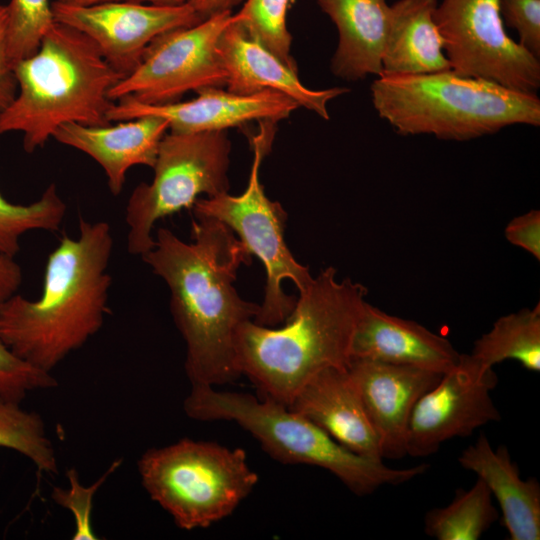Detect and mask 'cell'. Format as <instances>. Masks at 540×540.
I'll return each mask as SVG.
<instances>
[{"label":"cell","instance_id":"cell-6","mask_svg":"<svg viewBox=\"0 0 540 540\" xmlns=\"http://www.w3.org/2000/svg\"><path fill=\"white\" fill-rule=\"evenodd\" d=\"M188 417L200 421H233L248 431L274 459L305 464L335 475L351 492L366 496L384 485H399L426 472L422 464L395 469L383 460L358 455L333 439L306 417L267 398L241 392L191 386L184 400Z\"/></svg>","mask_w":540,"mask_h":540},{"label":"cell","instance_id":"cell-9","mask_svg":"<svg viewBox=\"0 0 540 540\" xmlns=\"http://www.w3.org/2000/svg\"><path fill=\"white\" fill-rule=\"evenodd\" d=\"M230 151L225 130L164 135L152 181L136 186L126 205L130 254L142 256L154 246L152 231L159 219L192 208L202 194L228 192Z\"/></svg>","mask_w":540,"mask_h":540},{"label":"cell","instance_id":"cell-1","mask_svg":"<svg viewBox=\"0 0 540 540\" xmlns=\"http://www.w3.org/2000/svg\"><path fill=\"white\" fill-rule=\"evenodd\" d=\"M192 242L159 228L143 261L170 291L173 321L186 344L185 371L195 385H222L241 376L235 358L238 327L254 320L260 305L234 287L239 268L252 255L236 234L212 217L194 215Z\"/></svg>","mask_w":540,"mask_h":540},{"label":"cell","instance_id":"cell-35","mask_svg":"<svg viewBox=\"0 0 540 540\" xmlns=\"http://www.w3.org/2000/svg\"><path fill=\"white\" fill-rule=\"evenodd\" d=\"M244 0H187L200 20H204L215 14L231 11Z\"/></svg>","mask_w":540,"mask_h":540},{"label":"cell","instance_id":"cell-20","mask_svg":"<svg viewBox=\"0 0 540 540\" xmlns=\"http://www.w3.org/2000/svg\"><path fill=\"white\" fill-rule=\"evenodd\" d=\"M458 462L474 472L496 498L509 539H540V484L536 478H521L505 445L494 449L482 434L462 451Z\"/></svg>","mask_w":540,"mask_h":540},{"label":"cell","instance_id":"cell-8","mask_svg":"<svg viewBox=\"0 0 540 540\" xmlns=\"http://www.w3.org/2000/svg\"><path fill=\"white\" fill-rule=\"evenodd\" d=\"M272 121H262L252 138L254 152L248 185L240 195L228 192L199 198L192 206L194 215L217 219L227 225L256 256L266 271L264 299L255 323L275 327L290 316L297 297L285 294L282 283L290 280L302 292L312 281L309 268L300 264L289 250L284 232L287 213L278 201L270 200L260 183L259 169L271 148L275 133Z\"/></svg>","mask_w":540,"mask_h":540},{"label":"cell","instance_id":"cell-10","mask_svg":"<svg viewBox=\"0 0 540 540\" xmlns=\"http://www.w3.org/2000/svg\"><path fill=\"white\" fill-rule=\"evenodd\" d=\"M434 20L451 70L524 93L540 87V61L506 32L500 0H442Z\"/></svg>","mask_w":540,"mask_h":540},{"label":"cell","instance_id":"cell-22","mask_svg":"<svg viewBox=\"0 0 540 540\" xmlns=\"http://www.w3.org/2000/svg\"><path fill=\"white\" fill-rule=\"evenodd\" d=\"M437 4V0H398L391 5L381 75L423 74L451 69L434 20Z\"/></svg>","mask_w":540,"mask_h":540},{"label":"cell","instance_id":"cell-2","mask_svg":"<svg viewBox=\"0 0 540 540\" xmlns=\"http://www.w3.org/2000/svg\"><path fill=\"white\" fill-rule=\"evenodd\" d=\"M108 222L79 223L49 254L40 297L14 294L0 305V337L19 358L51 373L102 327L112 277Z\"/></svg>","mask_w":540,"mask_h":540},{"label":"cell","instance_id":"cell-14","mask_svg":"<svg viewBox=\"0 0 540 540\" xmlns=\"http://www.w3.org/2000/svg\"><path fill=\"white\" fill-rule=\"evenodd\" d=\"M197 93L192 100L161 105H148L125 96L114 102L107 117L110 122H117L154 115L167 120L171 132L194 133L226 130L253 120L278 122L299 108L290 97L272 90L241 95L222 87H206Z\"/></svg>","mask_w":540,"mask_h":540},{"label":"cell","instance_id":"cell-32","mask_svg":"<svg viewBox=\"0 0 540 540\" xmlns=\"http://www.w3.org/2000/svg\"><path fill=\"white\" fill-rule=\"evenodd\" d=\"M509 243L540 260V212L531 210L513 218L505 227Z\"/></svg>","mask_w":540,"mask_h":540},{"label":"cell","instance_id":"cell-16","mask_svg":"<svg viewBox=\"0 0 540 540\" xmlns=\"http://www.w3.org/2000/svg\"><path fill=\"white\" fill-rule=\"evenodd\" d=\"M217 50L227 72V90L236 94L277 91L290 97L299 107L328 120L327 104L349 91L343 87L323 90L307 88L299 80L297 71L252 38L234 15L220 35Z\"/></svg>","mask_w":540,"mask_h":540},{"label":"cell","instance_id":"cell-31","mask_svg":"<svg viewBox=\"0 0 540 540\" xmlns=\"http://www.w3.org/2000/svg\"><path fill=\"white\" fill-rule=\"evenodd\" d=\"M503 21L519 35V44L540 57V0H500Z\"/></svg>","mask_w":540,"mask_h":540},{"label":"cell","instance_id":"cell-17","mask_svg":"<svg viewBox=\"0 0 540 540\" xmlns=\"http://www.w3.org/2000/svg\"><path fill=\"white\" fill-rule=\"evenodd\" d=\"M112 125L66 123L53 134L59 143L93 158L104 170L110 192L119 195L128 170L136 165L153 168L159 144L169 130L162 117L144 115Z\"/></svg>","mask_w":540,"mask_h":540},{"label":"cell","instance_id":"cell-12","mask_svg":"<svg viewBox=\"0 0 540 540\" xmlns=\"http://www.w3.org/2000/svg\"><path fill=\"white\" fill-rule=\"evenodd\" d=\"M497 385L493 368L461 354L459 363L416 403L408 425L406 453L426 457L455 437H466L501 420L491 397Z\"/></svg>","mask_w":540,"mask_h":540},{"label":"cell","instance_id":"cell-24","mask_svg":"<svg viewBox=\"0 0 540 540\" xmlns=\"http://www.w3.org/2000/svg\"><path fill=\"white\" fill-rule=\"evenodd\" d=\"M492 497L479 478L469 489H457L447 506L433 508L425 514V534L437 540L481 538L499 517Z\"/></svg>","mask_w":540,"mask_h":540},{"label":"cell","instance_id":"cell-27","mask_svg":"<svg viewBox=\"0 0 540 540\" xmlns=\"http://www.w3.org/2000/svg\"><path fill=\"white\" fill-rule=\"evenodd\" d=\"M290 1L246 0L240 11L233 15L252 38L297 71L290 54L292 37L286 22Z\"/></svg>","mask_w":540,"mask_h":540},{"label":"cell","instance_id":"cell-26","mask_svg":"<svg viewBox=\"0 0 540 540\" xmlns=\"http://www.w3.org/2000/svg\"><path fill=\"white\" fill-rule=\"evenodd\" d=\"M0 448L24 455L39 471L57 474V458L39 414L0 395Z\"/></svg>","mask_w":540,"mask_h":540},{"label":"cell","instance_id":"cell-5","mask_svg":"<svg viewBox=\"0 0 540 540\" xmlns=\"http://www.w3.org/2000/svg\"><path fill=\"white\" fill-rule=\"evenodd\" d=\"M371 97L379 117L401 135L467 141L511 125H540L536 93L462 76L451 69L377 76Z\"/></svg>","mask_w":540,"mask_h":540},{"label":"cell","instance_id":"cell-34","mask_svg":"<svg viewBox=\"0 0 540 540\" xmlns=\"http://www.w3.org/2000/svg\"><path fill=\"white\" fill-rule=\"evenodd\" d=\"M22 279V269L14 257L0 254V305L17 293Z\"/></svg>","mask_w":540,"mask_h":540},{"label":"cell","instance_id":"cell-30","mask_svg":"<svg viewBox=\"0 0 540 540\" xmlns=\"http://www.w3.org/2000/svg\"><path fill=\"white\" fill-rule=\"evenodd\" d=\"M112 470V469H111ZM105 473L93 486L83 487L75 470H69L67 477L70 480L68 489H54L52 498L61 506L69 509L75 518L76 528L73 539H96L91 526L92 499L95 491L111 472Z\"/></svg>","mask_w":540,"mask_h":540},{"label":"cell","instance_id":"cell-33","mask_svg":"<svg viewBox=\"0 0 540 540\" xmlns=\"http://www.w3.org/2000/svg\"><path fill=\"white\" fill-rule=\"evenodd\" d=\"M7 7L0 5V111L16 97L17 81L6 43Z\"/></svg>","mask_w":540,"mask_h":540},{"label":"cell","instance_id":"cell-7","mask_svg":"<svg viewBox=\"0 0 540 540\" xmlns=\"http://www.w3.org/2000/svg\"><path fill=\"white\" fill-rule=\"evenodd\" d=\"M138 472L150 498L187 531L229 516L258 482L244 450L189 438L148 449Z\"/></svg>","mask_w":540,"mask_h":540},{"label":"cell","instance_id":"cell-28","mask_svg":"<svg viewBox=\"0 0 540 540\" xmlns=\"http://www.w3.org/2000/svg\"><path fill=\"white\" fill-rule=\"evenodd\" d=\"M6 7L7 52L15 66L38 50L56 21L50 0H10Z\"/></svg>","mask_w":540,"mask_h":540},{"label":"cell","instance_id":"cell-4","mask_svg":"<svg viewBox=\"0 0 540 540\" xmlns=\"http://www.w3.org/2000/svg\"><path fill=\"white\" fill-rule=\"evenodd\" d=\"M14 73L17 94L0 111V136L21 132L27 153L43 147L62 124L111 123L109 92L123 77L79 30L55 22Z\"/></svg>","mask_w":540,"mask_h":540},{"label":"cell","instance_id":"cell-3","mask_svg":"<svg viewBox=\"0 0 540 540\" xmlns=\"http://www.w3.org/2000/svg\"><path fill=\"white\" fill-rule=\"evenodd\" d=\"M367 289L322 269L299 292L285 324L243 322L234 338L236 365L263 398L289 406L300 388L329 367H347Z\"/></svg>","mask_w":540,"mask_h":540},{"label":"cell","instance_id":"cell-13","mask_svg":"<svg viewBox=\"0 0 540 540\" xmlns=\"http://www.w3.org/2000/svg\"><path fill=\"white\" fill-rule=\"evenodd\" d=\"M52 11L56 22L90 38L123 78L138 67L156 37L201 21L187 2L175 6L127 1L79 5L54 0Z\"/></svg>","mask_w":540,"mask_h":540},{"label":"cell","instance_id":"cell-18","mask_svg":"<svg viewBox=\"0 0 540 540\" xmlns=\"http://www.w3.org/2000/svg\"><path fill=\"white\" fill-rule=\"evenodd\" d=\"M351 356L441 374L455 367L461 358L447 338L416 321L390 315L367 301L355 329Z\"/></svg>","mask_w":540,"mask_h":540},{"label":"cell","instance_id":"cell-11","mask_svg":"<svg viewBox=\"0 0 540 540\" xmlns=\"http://www.w3.org/2000/svg\"><path fill=\"white\" fill-rule=\"evenodd\" d=\"M232 18V12L225 11L159 35L138 67L111 88L110 99L131 96L144 104L161 105L179 101L191 90L225 86L227 72L217 43Z\"/></svg>","mask_w":540,"mask_h":540},{"label":"cell","instance_id":"cell-23","mask_svg":"<svg viewBox=\"0 0 540 540\" xmlns=\"http://www.w3.org/2000/svg\"><path fill=\"white\" fill-rule=\"evenodd\" d=\"M469 356L480 365L493 368L515 360L525 369L540 371V304L498 318L479 337Z\"/></svg>","mask_w":540,"mask_h":540},{"label":"cell","instance_id":"cell-21","mask_svg":"<svg viewBox=\"0 0 540 540\" xmlns=\"http://www.w3.org/2000/svg\"><path fill=\"white\" fill-rule=\"evenodd\" d=\"M317 1L339 34L331 59L333 74L347 81L381 75L391 5L386 0Z\"/></svg>","mask_w":540,"mask_h":540},{"label":"cell","instance_id":"cell-19","mask_svg":"<svg viewBox=\"0 0 540 540\" xmlns=\"http://www.w3.org/2000/svg\"><path fill=\"white\" fill-rule=\"evenodd\" d=\"M288 407L350 451L383 460L379 439L347 367H329L314 375Z\"/></svg>","mask_w":540,"mask_h":540},{"label":"cell","instance_id":"cell-36","mask_svg":"<svg viewBox=\"0 0 540 540\" xmlns=\"http://www.w3.org/2000/svg\"><path fill=\"white\" fill-rule=\"evenodd\" d=\"M65 3L79 4V5H90L103 2H118V1H127V2H148L154 5H163V6H175L186 3L187 0H56Z\"/></svg>","mask_w":540,"mask_h":540},{"label":"cell","instance_id":"cell-25","mask_svg":"<svg viewBox=\"0 0 540 540\" xmlns=\"http://www.w3.org/2000/svg\"><path fill=\"white\" fill-rule=\"evenodd\" d=\"M67 205L55 184H50L41 197L29 204H15L0 193V254L15 257L21 237L31 231L55 232L66 215Z\"/></svg>","mask_w":540,"mask_h":540},{"label":"cell","instance_id":"cell-15","mask_svg":"<svg viewBox=\"0 0 540 540\" xmlns=\"http://www.w3.org/2000/svg\"><path fill=\"white\" fill-rule=\"evenodd\" d=\"M347 370L379 439L382 459L403 458L412 411L443 374L364 358H351Z\"/></svg>","mask_w":540,"mask_h":540},{"label":"cell","instance_id":"cell-29","mask_svg":"<svg viewBox=\"0 0 540 540\" xmlns=\"http://www.w3.org/2000/svg\"><path fill=\"white\" fill-rule=\"evenodd\" d=\"M55 386L51 373L19 358L0 337V395L21 402L29 392Z\"/></svg>","mask_w":540,"mask_h":540}]
</instances>
